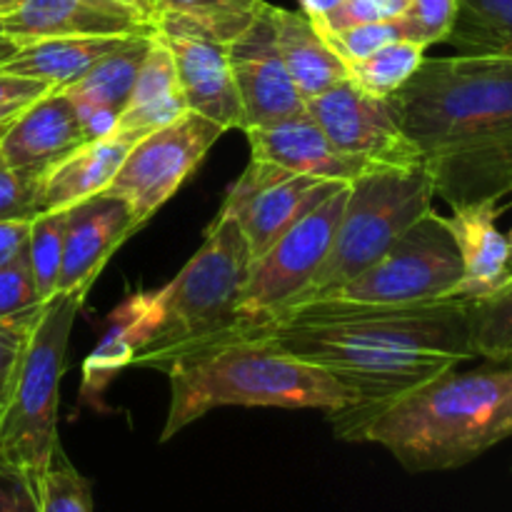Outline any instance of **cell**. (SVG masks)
<instances>
[{
  "mask_svg": "<svg viewBox=\"0 0 512 512\" xmlns=\"http://www.w3.org/2000/svg\"><path fill=\"white\" fill-rule=\"evenodd\" d=\"M40 305H43V300L35 288L28 253L15 263L0 268V318L25 313V310L40 308Z\"/></svg>",
  "mask_w": 512,
  "mask_h": 512,
  "instance_id": "cell-36",
  "label": "cell"
},
{
  "mask_svg": "<svg viewBox=\"0 0 512 512\" xmlns=\"http://www.w3.org/2000/svg\"><path fill=\"white\" fill-rule=\"evenodd\" d=\"M248 335L275 340L353 390L358 405L330 418L373 413L435 375L478 358L468 300L458 298L408 308H355L310 300L283 310Z\"/></svg>",
  "mask_w": 512,
  "mask_h": 512,
  "instance_id": "cell-1",
  "label": "cell"
},
{
  "mask_svg": "<svg viewBox=\"0 0 512 512\" xmlns=\"http://www.w3.org/2000/svg\"><path fill=\"white\" fill-rule=\"evenodd\" d=\"M433 198V180L423 165H410V168L380 165L353 180L348 185V200L335 228L328 258L313 275L308 288L288 308L308 303L370 268L393 248L405 230L413 228L423 215L433 210Z\"/></svg>",
  "mask_w": 512,
  "mask_h": 512,
  "instance_id": "cell-7",
  "label": "cell"
},
{
  "mask_svg": "<svg viewBox=\"0 0 512 512\" xmlns=\"http://www.w3.org/2000/svg\"><path fill=\"white\" fill-rule=\"evenodd\" d=\"M40 213V178L15 170L0 155V220H35Z\"/></svg>",
  "mask_w": 512,
  "mask_h": 512,
  "instance_id": "cell-34",
  "label": "cell"
},
{
  "mask_svg": "<svg viewBox=\"0 0 512 512\" xmlns=\"http://www.w3.org/2000/svg\"><path fill=\"white\" fill-rule=\"evenodd\" d=\"M445 43L460 55L512 58V0H458V15Z\"/></svg>",
  "mask_w": 512,
  "mask_h": 512,
  "instance_id": "cell-26",
  "label": "cell"
},
{
  "mask_svg": "<svg viewBox=\"0 0 512 512\" xmlns=\"http://www.w3.org/2000/svg\"><path fill=\"white\" fill-rule=\"evenodd\" d=\"M143 225L118 195L98 193L68 208L58 293L83 300L115 250Z\"/></svg>",
  "mask_w": 512,
  "mask_h": 512,
  "instance_id": "cell-15",
  "label": "cell"
},
{
  "mask_svg": "<svg viewBox=\"0 0 512 512\" xmlns=\"http://www.w3.org/2000/svg\"><path fill=\"white\" fill-rule=\"evenodd\" d=\"M0 35H3V33H0Z\"/></svg>",
  "mask_w": 512,
  "mask_h": 512,
  "instance_id": "cell-48",
  "label": "cell"
},
{
  "mask_svg": "<svg viewBox=\"0 0 512 512\" xmlns=\"http://www.w3.org/2000/svg\"><path fill=\"white\" fill-rule=\"evenodd\" d=\"M425 50L428 48L413 40H395L375 50L365 60L348 65V78L365 93L388 100L413 78L415 70L425 60Z\"/></svg>",
  "mask_w": 512,
  "mask_h": 512,
  "instance_id": "cell-28",
  "label": "cell"
},
{
  "mask_svg": "<svg viewBox=\"0 0 512 512\" xmlns=\"http://www.w3.org/2000/svg\"><path fill=\"white\" fill-rule=\"evenodd\" d=\"M20 3H23V0H0V20L8 18V15L13 13Z\"/></svg>",
  "mask_w": 512,
  "mask_h": 512,
  "instance_id": "cell-45",
  "label": "cell"
},
{
  "mask_svg": "<svg viewBox=\"0 0 512 512\" xmlns=\"http://www.w3.org/2000/svg\"><path fill=\"white\" fill-rule=\"evenodd\" d=\"M223 133L225 128L218 123L188 110L170 125L138 140L105 193L125 200L135 220L145 225L178 193Z\"/></svg>",
  "mask_w": 512,
  "mask_h": 512,
  "instance_id": "cell-10",
  "label": "cell"
},
{
  "mask_svg": "<svg viewBox=\"0 0 512 512\" xmlns=\"http://www.w3.org/2000/svg\"><path fill=\"white\" fill-rule=\"evenodd\" d=\"M508 245H510V273H512V228H510V233H508Z\"/></svg>",
  "mask_w": 512,
  "mask_h": 512,
  "instance_id": "cell-46",
  "label": "cell"
},
{
  "mask_svg": "<svg viewBox=\"0 0 512 512\" xmlns=\"http://www.w3.org/2000/svg\"><path fill=\"white\" fill-rule=\"evenodd\" d=\"M305 113L343 153L383 168L420 165L418 148L400 128L388 100L375 98L350 78L305 100Z\"/></svg>",
  "mask_w": 512,
  "mask_h": 512,
  "instance_id": "cell-12",
  "label": "cell"
},
{
  "mask_svg": "<svg viewBox=\"0 0 512 512\" xmlns=\"http://www.w3.org/2000/svg\"><path fill=\"white\" fill-rule=\"evenodd\" d=\"M388 103L450 208L512 193V58H425Z\"/></svg>",
  "mask_w": 512,
  "mask_h": 512,
  "instance_id": "cell-2",
  "label": "cell"
},
{
  "mask_svg": "<svg viewBox=\"0 0 512 512\" xmlns=\"http://www.w3.org/2000/svg\"><path fill=\"white\" fill-rule=\"evenodd\" d=\"M405 10V0H343L335 10H330L323 20L315 23V28L323 33L333 30L353 28L360 23H373V20L395 18Z\"/></svg>",
  "mask_w": 512,
  "mask_h": 512,
  "instance_id": "cell-37",
  "label": "cell"
},
{
  "mask_svg": "<svg viewBox=\"0 0 512 512\" xmlns=\"http://www.w3.org/2000/svg\"><path fill=\"white\" fill-rule=\"evenodd\" d=\"M65 223H68V210L40 213L30 223L28 263L30 270H33L35 288H38V295L43 303H48L58 293L60 268H63Z\"/></svg>",
  "mask_w": 512,
  "mask_h": 512,
  "instance_id": "cell-30",
  "label": "cell"
},
{
  "mask_svg": "<svg viewBox=\"0 0 512 512\" xmlns=\"http://www.w3.org/2000/svg\"><path fill=\"white\" fill-rule=\"evenodd\" d=\"M8 123H10V120H8ZM8 123H3V125H0V135H3V130H5V125H8Z\"/></svg>",
  "mask_w": 512,
  "mask_h": 512,
  "instance_id": "cell-47",
  "label": "cell"
},
{
  "mask_svg": "<svg viewBox=\"0 0 512 512\" xmlns=\"http://www.w3.org/2000/svg\"><path fill=\"white\" fill-rule=\"evenodd\" d=\"M153 23V38L163 43L173 58L175 75H178L188 110L213 120L225 130H240L243 110H240L233 70H230L228 43L178 18L158 15Z\"/></svg>",
  "mask_w": 512,
  "mask_h": 512,
  "instance_id": "cell-13",
  "label": "cell"
},
{
  "mask_svg": "<svg viewBox=\"0 0 512 512\" xmlns=\"http://www.w3.org/2000/svg\"><path fill=\"white\" fill-rule=\"evenodd\" d=\"M230 70L243 110L240 130L265 128L305 113V98L295 88L275 43L270 3L260 8L253 23L228 43Z\"/></svg>",
  "mask_w": 512,
  "mask_h": 512,
  "instance_id": "cell-14",
  "label": "cell"
},
{
  "mask_svg": "<svg viewBox=\"0 0 512 512\" xmlns=\"http://www.w3.org/2000/svg\"><path fill=\"white\" fill-rule=\"evenodd\" d=\"M90 135L63 90L53 88L20 110L0 135V155L15 170L43 178L55 163L88 143Z\"/></svg>",
  "mask_w": 512,
  "mask_h": 512,
  "instance_id": "cell-17",
  "label": "cell"
},
{
  "mask_svg": "<svg viewBox=\"0 0 512 512\" xmlns=\"http://www.w3.org/2000/svg\"><path fill=\"white\" fill-rule=\"evenodd\" d=\"M348 183L293 173L280 165L250 158L220 210L233 215L248 240L250 263L258 260L295 220Z\"/></svg>",
  "mask_w": 512,
  "mask_h": 512,
  "instance_id": "cell-11",
  "label": "cell"
},
{
  "mask_svg": "<svg viewBox=\"0 0 512 512\" xmlns=\"http://www.w3.org/2000/svg\"><path fill=\"white\" fill-rule=\"evenodd\" d=\"M155 323V293H133L108 315L100 343L83 363L80 395L88 403L103 395L115 375L133 365V358L145 348Z\"/></svg>",
  "mask_w": 512,
  "mask_h": 512,
  "instance_id": "cell-21",
  "label": "cell"
},
{
  "mask_svg": "<svg viewBox=\"0 0 512 512\" xmlns=\"http://www.w3.org/2000/svg\"><path fill=\"white\" fill-rule=\"evenodd\" d=\"M170 405L160 443L210 410L288 408L333 415L358 405L353 390L333 373L280 348L265 335H235L183 350L165 368Z\"/></svg>",
  "mask_w": 512,
  "mask_h": 512,
  "instance_id": "cell-4",
  "label": "cell"
},
{
  "mask_svg": "<svg viewBox=\"0 0 512 512\" xmlns=\"http://www.w3.org/2000/svg\"><path fill=\"white\" fill-rule=\"evenodd\" d=\"M50 88L43 80H30L23 75H13L0 70V105L10 103H33L40 95H45Z\"/></svg>",
  "mask_w": 512,
  "mask_h": 512,
  "instance_id": "cell-40",
  "label": "cell"
},
{
  "mask_svg": "<svg viewBox=\"0 0 512 512\" xmlns=\"http://www.w3.org/2000/svg\"><path fill=\"white\" fill-rule=\"evenodd\" d=\"M250 250L233 215L220 210L185 268L155 293V323L133 358L138 368L163 370L183 350L225 338L235 328Z\"/></svg>",
  "mask_w": 512,
  "mask_h": 512,
  "instance_id": "cell-5",
  "label": "cell"
},
{
  "mask_svg": "<svg viewBox=\"0 0 512 512\" xmlns=\"http://www.w3.org/2000/svg\"><path fill=\"white\" fill-rule=\"evenodd\" d=\"M245 135L250 143V158L320 180L350 185L360 175L380 168L335 148L308 113L265 128H250L245 130Z\"/></svg>",
  "mask_w": 512,
  "mask_h": 512,
  "instance_id": "cell-18",
  "label": "cell"
},
{
  "mask_svg": "<svg viewBox=\"0 0 512 512\" xmlns=\"http://www.w3.org/2000/svg\"><path fill=\"white\" fill-rule=\"evenodd\" d=\"M348 200V185L310 208L295 220L258 260L250 263L245 290L240 295L235 328L225 338L248 335L265 328L310 285L333 245L335 228ZM220 340V338H218Z\"/></svg>",
  "mask_w": 512,
  "mask_h": 512,
  "instance_id": "cell-9",
  "label": "cell"
},
{
  "mask_svg": "<svg viewBox=\"0 0 512 512\" xmlns=\"http://www.w3.org/2000/svg\"><path fill=\"white\" fill-rule=\"evenodd\" d=\"M148 3L153 18L165 15V18L185 20L230 43L253 23L265 0H148Z\"/></svg>",
  "mask_w": 512,
  "mask_h": 512,
  "instance_id": "cell-27",
  "label": "cell"
},
{
  "mask_svg": "<svg viewBox=\"0 0 512 512\" xmlns=\"http://www.w3.org/2000/svg\"><path fill=\"white\" fill-rule=\"evenodd\" d=\"M0 33L20 48L48 38H83V35H153L150 15L108 0H23Z\"/></svg>",
  "mask_w": 512,
  "mask_h": 512,
  "instance_id": "cell-16",
  "label": "cell"
},
{
  "mask_svg": "<svg viewBox=\"0 0 512 512\" xmlns=\"http://www.w3.org/2000/svg\"><path fill=\"white\" fill-rule=\"evenodd\" d=\"M500 215V200L458 205L453 215H443L463 263V278L455 290L458 300H483L512 280L508 235L495 225Z\"/></svg>",
  "mask_w": 512,
  "mask_h": 512,
  "instance_id": "cell-19",
  "label": "cell"
},
{
  "mask_svg": "<svg viewBox=\"0 0 512 512\" xmlns=\"http://www.w3.org/2000/svg\"><path fill=\"white\" fill-rule=\"evenodd\" d=\"M330 423L340 440L380 445L408 473L463 468L512 438V363L450 368L373 413Z\"/></svg>",
  "mask_w": 512,
  "mask_h": 512,
  "instance_id": "cell-3",
  "label": "cell"
},
{
  "mask_svg": "<svg viewBox=\"0 0 512 512\" xmlns=\"http://www.w3.org/2000/svg\"><path fill=\"white\" fill-rule=\"evenodd\" d=\"M460 278L463 263L453 233L443 215L430 210L395 240L383 258L313 300L355 308H408L455 298Z\"/></svg>",
  "mask_w": 512,
  "mask_h": 512,
  "instance_id": "cell-8",
  "label": "cell"
},
{
  "mask_svg": "<svg viewBox=\"0 0 512 512\" xmlns=\"http://www.w3.org/2000/svg\"><path fill=\"white\" fill-rule=\"evenodd\" d=\"M340 3H343V0H300V5H303V13L308 15L313 23L323 20L325 15H328L330 10L338 8Z\"/></svg>",
  "mask_w": 512,
  "mask_h": 512,
  "instance_id": "cell-41",
  "label": "cell"
},
{
  "mask_svg": "<svg viewBox=\"0 0 512 512\" xmlns=\"http://www.w3.org/2000/svg\"><path fill=\"white\" fill-rule=\"evenodd\" d=\"M135 143L108 133L103 138L88 140L78 150L55 163L48 173L40 178V200L43 213L50 210H68L93 195L105 193L110 180L115 178L123 165L125 155Z\"/></svg>",
  "mask_w": 512,
  "mask_h": 512,
  "instance_id": "cell-22",
  "label": "cell"
},
{
  "mask_svg": "<svg viewBox=\"0 0 512 512\" xmlns=\"http://www.w3.org/2000/svg\"><path fill=\"white\" fill-rule=\"evenodd\" d=\"M323 38L328 40L330 48L340 55V60L345 65H353L358 60H365L368 55H373L383 45L395 43V40H408V35H405L403 18L395 15V18L373 20V23H360L353 25V28L323 33Z\"/></svg>",
  "mask_w": 512,
  "mask_h": 512,
  "instance_id": "cell-32",
  "label": "cell"
},
{
  "mask_svg": "<svg viewBox=\"0 0 512 512\" xmlns=\"http://www.w3.org/2000/svg\"><path fill=\"white\" fill-rule=\"evenodd\" d=\"M108 3L125 5V8L140 10V13H145V15H150V18H153V10H150V3H148V0H108Z\"/></svg>",
  "mask_w": 512,
  "mask_h": 512,
  "instance_id": "cell-44",
  "label": "cell"
},
{
  "mask_svg": "<svg viewBox=\"0 0 512 512\" xmlns=\"http://www.w3.org/2000/svg\"><path fill=\"white\" fill-rule=\"evenodd\" d=\"M80 305L75 295H55L43 305L0 410V460L33 478L48 470L60 448V380Z\"/></svg>",
  "mask_w": 512,
  "mask_h": 512,
  "instance_id": "cell-6",
  "label": "cell"
},
{
  "mask_svg": "<svg viewBox=\"0 0 512 512\" xmlns=\"http://www.w3.org/2000/svg\"><path fill=\"white\" fill-rule=\"evenodd\" d=\"M270 20L288 75L305 100L348 78V65L330 48L328 40L303 10L295 13L270 5Z\"/></svg>",
  "mask_w": 512,
  "mask_h": 512,
  "instance_id": "cell-24",
  "label": "cell"
},
{
  "mask_svg": "<svg viewBox=\"0 0 512 512\" xmlns=\"http://www.w3.org/2000/svg\"><path fill=\"white\" fill-rule=\"evenodd\" d=\"M150 43H153V35L130 38L123 48L95 63L83 78L63 88V93L78 110L90 140L103 138L115 128V120L128 103Z\"/></svg>",
  "mask_w": 512,
  "mask_h": 512,
  "instance_id": "cell-20",
  "label": "cell"
},
{
  "mask_svg": "<svg viewBox=\"0 0 512 512\" xmlns=\"http://www.w3.org/2000/svg\"><path fill=\"white\" fill-rule=\"evenodd\" d=\"M18 50H20L18 43H13V40H10V38L0 35V65L8 63V60L13 58V55L18 53Z\"/></svg>",
  "mask_w": 512,
  "mask_h": 512,
  "instance_id": "cell-42",
  "label": "cell"
},
{
  "mask_svg": "<svg viewBox=\"0 0 512 512\" xmlns=\"http://www.w3.org/2000/svg\"><path fill=\"white\" fill-rule=\"evenodd\" d=\"M43 305L33 310H25V313L0 318V410H3L5 400H8L15 370H18L23 350L28 345L30 330H33Z\"/></svg>",
  "mask_w": 512,
  "mask_h": 512,
  "instance_id": "cell-35",
  "label": "cell"
},
{
  "mask_svg": "<svg viewBox=\"0 0 512 512\" xmlns=\"http://www.w3.org/2000/svg\"><path fill=\"white\" fill-rule=\"evenodd\" d=\"M470 335L478 358L512 363V280L483 300H468Z\"/></svg>",
  "mask_w": 512,
  "mask_h": 512,
  "instance_id": "cell-29",
  "label": "cell"
},
{
  "mask_svg": "<svg viewBox=\"0 0 512 512\" xmlns=\"http://www.w3.org/2000/svg\"><path fill=\"white\" fill-rule=\"evenodd\" d=\"M30 103H10V105H0V125L8 123V120H13L15 115L20 113L23 108H28Z\"/></svg>",
  "mask_w": 512,
  "mask_h": 512,
  "instance_id": "cell-43",
  "label": "cell"
},
{
  "mask_svg": "<svg viewBox=\"0 0 512 512\" xmlns=\"http://www.w3.org/2000/svg\"><path fill=\"white\" fill-rule=\"evenodd\" d=\"M138 38V35H130ZM130 38L120 35H83V38H48L23 45L0 70L23 75L30 80H43L50 88H68L83 78L105 55L123 48Z\"/></svg>",
  "mask_w": 512,
  "mask_h": 512,
  "instance_id": "cell-25",
  "label": "cell"
},
{
  "mask_svg": "<svg viewBox=\"0 0 512 512\" xmlns=\"http://www.w3.org/2000/svg\"><path fill=\"white\" fill-rule=\"evenodd\" d=\"M183 113H188V105H185L183 90H180L178 75H175L173 58L165 45L153 38L133 90H130L128 103L110 133L120 135L130 143H138L145 135L178 120Z\"/></svg>",
  "mask_w": 512,
  "mask_h": 512,
  "instance_id": "cell-23",
  "label": "cell"
},
{
  "mask_svg": "<svg viewBox=\"0 0 512 512\" xmlns=\"http://www.w3.org/2000/svg\"><path fill=\"white\" fill-rule=\"evenodd\" d=\"M38 495L43 512H95L93 485L75 470L60 448L38 478Z\"/></svg>",
  "mask_w": 512,
  "mask_h": 512,
  "instance_id": "cell-31",
  "label": "cell"
},
{
  "mask_svg": "<svg viewBox=\"0 0 512 512\" xmlns=\"http://www.w3.org/2000/svg\"><path fill=\"white\" fill-rule=\"evenodd\" d=\"M0 512H43L38 478L0 460Z\"/></svg>",
  "mask_w": 512,
  "mask_h": 512,
  "instance_id": "cell-38",
  "label": "cell"
},
{
  "mask_svg": "<svg viewBox=\"0 0 512 512\" xmlns=\"http://www.w3.org/2000/svg\"><path fill=\"white\" fill-rule=\"evenodd\" d=\"M455 15H458V0H405L400 18L408 40L430 48L448 40Z\"/></svg>",
  "mask_w": 512,
  "mask_h": 512,
  "instance_id": "cell-33",
  "label": "cell"
},
{
  "mask_svg": "<svg viewBox=\"0 0 512 512\" xmlns=\"http://www.w3.org/2000/svg\"><path fill=\"white\" fill-rule=\"evenodd\" d=\"M30 223L33 220H0V268L28 253Z\"/></svg>",
  "mask_w": 512,
  "mask_h": 512,
  "instance_id": "cell-39",
  "label": "cell"
}]
</instances>
